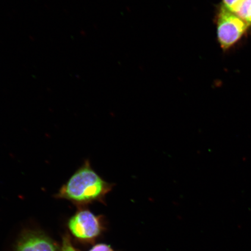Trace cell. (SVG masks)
Wrapping results in <instances>:
<instances>
[{
	"mask_svg": "<svg viewBox=\"0 0 251 251\" xmlns=\"http://www.w3.org/2000/svg\"><path fill=\"white\" fill-rule=\"evenodd\" d=\"M248 25H251V0H244L236 14Z\"/></svg>",
	"mask_w": 251,
	"mask_h": 251,
	"instance_id": "obj_5",
	"label": "cell"
},
{
	"mask_svg": "<svg viewBox=\"0 0 251 251\" xmlns=\"http://www.w3.org/2000/svg\"><path fill=\"white\" fill-rule=\"evenodd\" d=\"M61 251H78L74 246L70 237L66 234L62 238Z\"/></svg>",
	"mask_w": 251,
	"mask_h": 251,
	"instance_id": "obj_7",
	"label": "cell"
},
{
	"mask_svg": "<svg viewBox=\"0 0 251 251\" xmlns=\"http://www.w3.org/2000/svg\"><path fill=\"white\" fill-rule=\"evenodd\" d=\"M68 227L75 239L83 244H92L105 230V223L102 216L94 214L85 208L78 211L69 219Z\"/></svg>",
	"mask_w": 251,
	"mask_h": 251,
	"instance_id": "obj_2",
	"label": "cell"
},
{
	"mask_svg": "<svg viewBox=\"0 0 251 251\" xmlns=\"http://www.w3.org/2000/svg\"><path fill=\"white\" fill-rule=\"evenodd\" d=\"M89 251H115L111 246L106 244H98L93 246Z\"/></svg>",
	"mask_w": 251,
	"mask_h": 251,
	"instance_id": "obj_8",
	"label": "cell"
},
{
	"mask_svg": "<svg viewBox=\"0 0 251 251\" xmlns=\"http://www.w3.org/2000/svg\"><path fill=\"white\" fill-rule=\"evenodd\" d=\"M249 26L237 14L222 6L217 17L218 38L222 48L227 50L233 46Z\"/></svg>",
	"mask_w": 251,
	"mask_h": 251,
	"instance_id": "obj_3",
	"label": "cell"
},
{
	"mask_svg": "<svg viewBox=\"0 0 251 251\" xmlns=\"http://www.w3.org/2000/svg\"><path fill=\"white\" fill-rule=\"evenodd\" d=\"M15 251H59L51 238L40 232H25L19 240Z\"/></svg>",
	"mask_w": 251,
	"mask_h": 251,
	"instance_id": "obj_4",
	"label": "cell"
},
{
	"mask_svg": "<svg viewBox=\"0 0 251 251\" xmlns=\"http://www.w3.org/2000/svg\"><path fill=\"white\" fill-rule=\"evenodd\" d=\"M113 187L112 184L97 174L89 160L87 159L62 185L54 197L67 200L78 208H85L94 202H104L106 196Z\"/></svg>",
	"mask_w": 251,
	"mask_h": 251,
	"instance_id": "obj_1",
	"label": "cell"
},
{
	"mask_svg": "<svg viewBox=\"0 0 251 251\" xmlns=\"http://www.w3.org/2000/svg\"><path fill=\"white\" fill-rule=\"evenodd\" d=\"M244 0H223L224 6L234 14H236Z\"/></svg>",
	"mask_w": 251,
	"mask_h": 251,
	"instance_id": "obj_6",
	"label": "cell"
}]
</instances>
